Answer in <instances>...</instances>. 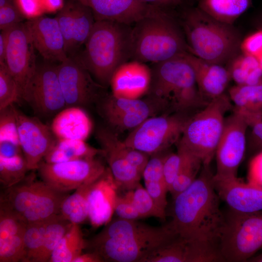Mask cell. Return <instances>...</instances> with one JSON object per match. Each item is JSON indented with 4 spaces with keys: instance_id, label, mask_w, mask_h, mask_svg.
Returning <instances> with one entry per match:
<instances>
[{
    "instance_id": "obj_15",
    "label": "cell",
    "mask_w": 262,
    "mask_h": 262,
    "mask_svg": "<svg viewBox=\"0 0 262 262\" xmlns=\"http://www.w3.org/2000/svg\"><path fill=\"white\" fill-rule=\"evenodd\" d=\"M34 49L25 23L8 29L4 64L18 85L21 99L37 68Z\"/></svg>"
},
{
    "instance_id": "obj_31",
    "label": "cell",
    "mask_w": 262,
    "mask_h": 262,
    "mask_svg": "<svg viewBox=\"0 0 262 262\" xmlns=\"http://www.w3.org/2000/svg\"><path fill=\"white\" fill-rule=\"evenodd\" d=\"M228 68L231 79L238 85L262 83V68L258 59L252 55L239 54L229 62Z\"/></svg>"
},
{
    "instance_id": "obj_47",
    "label": "cell",
    "mask_w": 262,
    "mask_h": 262,
    "mask_svg": "<svg viewBox=\"0 0 262 262\" xmlns=\"http://www.w3.org/2000/svg\"><path fill=\"white\" fill-rule=\"evenodd\" d=\"M120 147L124 156L129 163L142 175L150 155L127 146L123 141Z\"/></svg>"
},
{
    "instance_id": "obj_39",
    "label": "cell",
    "mask_w": 262,
    "mask_h": 262,
    "mask_svg": "<svg viewBox=\"0 0 262 262\" xmlns=\"http://www.w3.org/2000/svg\"><path fill=\"white\" fill-rule=\"evenodd\" d=\"M48 220L27 224L24 236L22 262H35L43 244Z\"/></svg>"
},
{
    "instance_id": "obj_13",
    "label": "cell",
    "mask_w": 262,
    "mask_h": 262,
    "mask_svg": "<svg viewBox=\"0 0 262 262\" xmlns=\"http://www.w3.org/2000/svg\"><path fill=\"white\" fill-rule=\"evenodd\" d=\"M248 126L244 117L237 112L233 111L232 114L225 118L223 132L215 153V178L237 177L238 167L245 155L246 131Z\"/></svg>"
},
{
    "instance_id": "obj_32",
    "label": "cell",
    "mask_w": 262,
    "mask_h": 262,
    "mask_svg": "<svg viewBox=\"0 0 262 262\" xmlns=\"http://www.w3.org/2000/svg\"><path fill=\"white\" fill-rule=\"evenodd\" d=\"M85 245L79 224L72 223L54 249L49 262H73L82 253Z\"/></svg>"
},
{
    "instance_id": "obj_49",
    "label": "cell",
    "mask_w": 262,
    "mask_h": 262,
    "mask_svg": "<svg viewBox=\"0 0 262 262\" xmlns=\"http://www.w3.org/2000/svg\"><path fill=\"white\" fill-rule=\"evenodd\" d=\"M248 182L262 187V151L255 155L248 166Z\"/></svg>"
},
{
    "instance_id": "obj_25",
    "label": "cell",
    "mask_w": 262,
    "mask_h": 262,
    "mask_svg": "<svg viewBox=\"0 0 262 262\" xmlns=\"http://www.w3.org/2000/svg\"><path fill=\"white\" fill-rule=\"evenodd\" d=\"M46 186V183L37 180L32 172L16 184L4 188L0 194V206L21 218L33 205Z\"/></svg>"
},
{
    "instance_id": "obj_10",
    "label": "cell",
    "mask_w": 262,
    "mask_h": 262,
    "mask_svg": "<svg viewBox=\"0 0 262 262\" xmlns=\"http://www.w3.org/2000/svg\"><path fill=\"white\" fill-rule=\"evenodd\" d=\"M97 104L108 127L116 133L132 130L151 116L168 113L163 102L149 96L132 99L117 97L111 93L105 94Z\"/></svg>"
},
{
    "instance_id": "obj_12",
    "label": "cell",
    "mask_w": 262,
    "mask_h": 262,
    "mask_svg": "<svg viewBox=\"0 0 262 262\" xmlns=\"http://www.w3.org/2000/svg\"><path fill=\"white\" fill-rule=\"evenodd\" d=\"M57 72L67 107L97 104L105 95V87L94 80L77 57H68L61 62Z\"/></svg>"
},
{
    "instance_id": "obj_28",
    "label": "cell",
    "mask_w": 262,
    "mask_h": 262,
    "mask_svg": "<svg viewBox=\"0 0 262 262\" xmlns=\"http://www.w3.org/2000/svg\"><path fill=\"white\" fill-rule=\"evenodd\" d=\"M102 155L100 148H95L85 140L56 138L43 161L57 163Z\"/></svg>"
},
{
    "instance_id": "obj_38",
    "label": "cell",
    "mask_w": 262,
    "mask_h": 262,
    "mask_svg": "<svg viewBox=\"0 0 262 262\" xmlns=\"http://www.w3.org/2000/svg\"><path fill=\"white\" fill-rule=\"evenodd\" d=\"M28 171L23 154L7 158L0 156V182L4 188L21 181Z\"/></svg>"
},
{
    "instance_id": "obj_3",
    "label": "cell",
    "mask_w": 262,
    "mask_h": 262,
    "mask_svg": "<svg viewBox=\"0 0 262 262\" xmlns=\"http://www.w3.org/2000/svg\"><path fill=\"white\" fill-rule=\"evenodd\" d=\"M181 25L188 51L198 58L223 65L239 54L241 37L232 25L213 18L198 7L184 13Z\"/></svg>"
},
{
    "instance_id": "obj_1",
    "label": "cell",
    "mask_w": 262,
    "mask_h": 262,
    "mask_svg": "<svg viewBox=\"0 0 262 262\" xmlns=\"http://www.w3.org/2000/svg\"><path fill=\"white\" fill-rule=\"evenodd\" d=\"M210 164H202L194 182L173 198L170 225L180 237L218 245L224 215L213 184Z\"/></svg>"
},
{
    "instance_id": "obj_27",
    "label": "cell",
    "mask_w": 262,
    "mask_h": 262,
    "mask_svg": "<svg viewBox=\"0 0 262 262\" xmlns=\"http://www.w3.org/2000/svg\"><path fill=\"white\" fill-rule=\"evenodd\" d=\"M229 97L233 103V111L242 115L248 125L258 118H262V83L238 85L231 87Z\"/></svg>"
},
{
    "instance_id": "obj_21",
    "label": "cell",
    "mask_w": 262,
    "mask_h": 262,
    "mask_svg": "<svg viewBox=\"0 0 262 262\" xmlns=\"http://www.w3.org/2000/svg\"><path fill=\"white\" fill-rule=\"evenodd\" d=\"M151 80V68L145 63L127 61L116 69L111 78V94L119 98H141L147 95Z\"/></svg>"
},
{
    "instance_id": "obj_45",
    "label": "cell",
    "mask_w": 262,
    "mask_h": 262,
    "mask_svg": "<svg viewBox=\"0 0 262 262\" xmlns=\"http://www.w3.org/2000/svg\"><path fill=\"white\" fill-rule=\"evenodd\" d=\"M115 213L117 217L124 219L138 220L141 218L128 191L122 196H117Z\"/></svg>"
},
{
    "instance_id": "obj_51",
    "label": "cell",
    "mask_w": 262,
    "mask_h": 262,
    "mask_svg": "<svg viewBox=\"0 0 262 262\" xmlns=\"http://www.w3.org/2000/svg\"><path fill=\"white\" fill-rule=\"evenodd\" d=\"M8 29L1 30L0 33V64H4L8 43Z\"/></svg>"
},
{
    "instance_id": "obj_50",
    "label": "cell",
    "mask_w": 262,
    "mask_h": 262,
    "mask_svg": "<svg viewBox=\"0 0 262 262\" xmlns=\"http://www.w3.org/2000/svg\"><path fill=\"white\" fill-rule=\"evenodd\" d=\"M23 154L20 145L10 142H0V156L11 157Z\"/></svg>"
},
{
    "instance_id": "obj_34",
    "label": "cell",
    "mask_w": 262,
    "mask_h": 262,
    "mask_svg": "<svg viewBox=\"0 0 262 262\" xmlns=\"http://www.w3.org/2000/svg\"><path fill=\"white\" fill-rule=\"evenodd\" d=\"M72 223L59 213L47 220L43 244L35 262H48L54 249Z\"/></svg>"
},
{
    "instance_id": "obj_57",
    "label": "cell",
    "mask_w": 262,
    "mask_h": 262,
    "mask_svg": "<svg viewBox=\"0 0 262 262\" xmlns=\"http://www.w3.org/2000/svg\"><path fill=\"white\" fill-rule=\"evenodd\" d=\"M259 63H260V66L262 68V54L261 55H260L259 57L257 58Z\"/></svg>"
},
{
    "instance_id": "obj_5",
    "label": "cell",
    "mask_w": 262,
    "mask_h": 262,
    "mask_svg": "<svg viewBox=\"0 0 262 262\" xmlns=\"http://www.w3.org/2000/svg\"><path fill=\"white\" fill-rule=\"evenodd\" d=\"M130 25L96 20L80 56L76 57L94 80L104 87L110 85L116 69L130 59Z\"/></svg>"
},
{
    "instance_id": "obj_30",
    "label": "cell",
    "mask_w": 262,
    "mask_h": 262,
    "mask_svg": "<svg viewBox=\"0 0 262 262\" xmlns=\"http://www.w3.org/2000/svg\"><path fill=\"white\" fill-rule=\"evenodd\" d=\"M250 2V0H200L197 7L213 18L232 25Z\"/></svg>"
},
{
    "instance_id": "obj_41",
    "label": "cell",
    "mask_w": 262,
    "mask_h": 262,
    "mask_svg": "<svg viewBox=\"0 0 262 262\" xmlns=\"http://www.w3.org/2000/svg\"><path fill=\"white\" fill-rule=\"evenodd\" d=\"M21 99L18 85L4 64H0V110Z\"/></svg>"
},
{
    "instance_id": "obj_22",
    "label": "cell",
    "mask_w": 262,
    "mask_h": 262,
    "mask_svg": "<svg viewBox=\"0 0 262 262\" xmlns=\"http://www.w3.org/2000/svg\"><path fill=\"white\" fill-rule=\"evenodd\" d=\"M89 7L95 20H108L128 25L147 15L154 6L141 0H77Z\"/></svg>"
},
{
    "instance_id": "obj_29",
    "label": "cell",
    "mask_w": 262,
    "mask_h": 262,
    "mask_svg": "<svg viewBox=\"0 0 262 262\" xmlns=\"http://www.w3.org/2000/svg\"><path fill=\"white\" fill-rule=\"evenodd\" d=\"M69 192L57 190L46 183V186L33 205L21 218L27 224L43 222L60 213L62 204Z\"/></svg>"
},
{
    "instance_id": "obj_23",
    "label": "cell",
    "mask_w": 262,
    "mask_h": 262,
    "mask_svg": "<svg viewBox=\"0 0 262 262\" xmlns=\"http://www.w3.org/2000/svg\"><path fill=\"white\" fill-rule=\"evenodd\" d=\"M184 56L192 66L198 90L208 101L224 94L231 77L222 65L211 63L187 52Z\"/></svg>"
},
{
    "instance_id": "obj_18",
    "label": "cell",
    "mask_w": 262,
    "mask_h": 262,
    "mask_svg": "<svg viewBox=\"0 0 262 262\" xmlns=\"http://www.w3.org/2000/svg\"><path fill=\"white\" fill-rule=\"evenodd\" d=\"M32 42L43 58L60 63L68 57L64 37L55 17L37 16L25 22Z\"/></svg>"
},
{
    "instance_id": "obj_53",
    "label": "cell",
    "mask_w": 262,
    "mask_h": 262,
    "mask_svg": "<svg viewBox=\"0 0 262 262\" xmlns=\"http://www.w3.org/2000/svg\"><path fill=\"white\" fill-rule=\"evenodd\" d=\"M142 1L151 5L161 7L175 6L180 3L182 0H141Z\"/></svg>"
},
{
    "instance_id": "obj_46",
    "label": "cell",
    "mask_w": 262,
    "mask_h": 262,
    "mask_svg": "<svg viewBox=\"0 0 262 262\" xmlns=\"http://www.w3.org/2000/svg\"><path fill=\"white\" fill-rule=\"evenodd\" d=\"M24 19L23 14L15 1L0 8V29L8 30L21 23Z\"/></svg>"
},
{
    "instance_id": "obj_55",
    "label": "cell",
    "mask_w": 262,
    "mask_h": 262,
    "mask_svg": "<svg viewBox=\"0 0 262 262\" xmlns=\"http://www.w3.org/2000/svg\"><path fill=\"white\" fill-rule=\"evenodd\" d=\"M247 262H262V253L255 257H250Z\"/></svg>"
},
{
    "instance_id": "obj_42",
    "label": "cell",
    "mask_w": 262,
    "mask_h": 262,
    "mask_svg": "<svg viewBox=\"0 0 262 262\" xmlns=\"http://www.w3.org/2000/svg\"><path fill=\"white\" fill-rule=\"evenodd\" d=\"M63 34L68 57L71 53L74 32V12L73 0H67L55 16Z\"/></svg>"
},
{
    "instance_id": "obj_40",
    "label": "cell",
    "mask_w": 262,
    "mask_h": 262,
    "mask_svg": "<svg viewBox=\"0 0 262 262\" xmlns=\"http://www.w3.org/2000/svg\"><path fill=\"white\" fill-rule=\"evenodd\" d=\"M127 191L141 218L154 217L165 220L166 212L158 207L145 187L140 183L134 189Z\"/></svg>"
},
{
    "instance_id": "obj_17",
    "label": "cell",
    "mask_w": 262,
    "mask_h": 262,
    "mask_svg": "<svg viewBox=\"0 0 262 262\" xmlns=\"http://www.w3.org/2000/svg\"><path fill=\"white\" fill-rule=\"evenodd\" d=\"M95 137L118 188L126 191L134 189L142 175L124 156L120 147L122 141L117 134L108 127H99Z\"/></svg>"
},
{
    "instance_id": "obj_19",
    "label": "cell",
    "mask_w": 262,
    "mask_h": 262,
    "mask_svg": "<svg viewBox=\"0 0 262 262\" xmlns=\"http://www.w3.org/2000/svg\"><path fill=\"white\" fill-rule=\"evenodd\" d=\"M118 186L108 167L93 183L87 200L88 219L95 228L106 225L115 213Z\"/></svg>"
},
{
    "instance_id": "obj_8",
    "label": "cell",
    "mask_w": 262,
    "mask_h": 262,
    "mask_svg": "<svg viewBox=\"0 0 262 262\" xmlns=\"http://www.w3.org/2000/svg\"><path fill=\"white\" fill-rule=\"evenodd\" d=\"M218 246L224 261L247 262L262 248V211L244 213L230 209L224 215Z\"/></svg>"
},
{
    "instance_id": "obj_48",
    "label": "cell",
    "mask_w": 262,
    "mask_h": 262,
    "mask_svg": "<svg viewBox=\"0 0 262 262\" xmlns=\"http://www.w3.org/2000/svg\"><path fill=\"white\" fill-rule=\"evenodd\" d=\"M243 53L259 57L262 54V30L258 31L246 38L241 44Z\"/></svg>"
},
{
    "instance_id": "obj_37",
    "label": "cell",
    "mask_w": 262,
    "mask_h": 262,
    "mask_svg": "<svg viewBox=\"0 0 262 262\" xmlns=\"http://www.w3.org/2000/svg\"><path fill=\"white\" fill-rule=\"evenodd\" d=\"M184 153V159L180 169L169 191L173 198L188 188L196 179L201 169L202 163L198 158L180 149Z\"/></svg>"
},
{
    "instance_id": "obj_7",
    "label": "cell",
    "mask_w": 262,
    "mask_h": 262,
    "mask_svg": "<svg viewBox=\"0 0 262 262\" xmlns=\"http://www.w3.org/2000/svg\"><path fill=\"white\" fill-rule=\"evenodd\" d=\"M231 108L229 98L225 93L211 100L189 116L177 148L198 158L203 164H210L223 132L225 115Z\"/></svg>"
},
{
    "instance_id": "obj_35",
    "label": "cell",
    "mask_w": 262,
    "mask_h": 262,
    "mask_svg": "<svg viewBox=\"0 0 262 262\" xmlns=\"http://www.w3.org/2000/svg\"><path fill=\"white\" fill-rule=\"evenodd\" d=\"M74 32L71 53L73 57L78 49L86 42L95 23L92 10L77 0H73Z\"/></svg>"
},
{
    "instance_id": "obj_6",
    "label": "cell",
    "mask_w": 262,
    "mask_h": 262,
    "mask_svg": "<svg viewBox=\"0 0 262 262\" xmlns=\"http://www.w3.org/2000/svg\"><path fill=\"white\" fill-rule=\"evenodd\" d=\"M184 53L153 64L150 67L151 83L146 96L163 102L168 113L189 115L209 102L200 93L193 68Z\"/></svg>"
},
{
    "instance_id": "obj_9",
    "label": "cell",
    "mask_w": 262,
    "mask_h": 262,
    "mask_svg": "<svg viewBox=\"0 0 262 262\" xmlns=\"http://www.w3.org/2000/svg\"><path fill=\"white\" fill-rule=\"evenodd\" d=\"M190 116L164 113L151 116L131 130L123 142L150 155L169 149L179 141Z\"/></svg>"
},
{
    "instance_id": "obj_33",
    "label": "cell",
    "mask_w": 262,
    "mask_h": 262,
    "mask_svg": "<svg viewBox=\"0 0 262 262\" xmlns=\"http://www.w3.org/2000/svg\"><path fill=\"white\" fill-rule=\"evenodd\" d=\"M93 182L81 186L64 199L60 212L64 218L78 224L88 219L87 197Z\"/></svg>"
},
{
    "instance_id": "obj_4",
    "label": "cell",
    "mask_w": 262,
    "mask_h": 262,
    "mask_svg": "<svg viewBox=\"0 0 262 262\" xmlns=\"http://www.w3.org/2000/svg\"><path fill=\"white\" fill-rule=\"evenodd\" d=\"M183 33L172 17L154 6L131 28L130 59L154 64L189 52Z\"/></svg>"
},
{
    "instance_id": "obj_54",
    "label": "cell",
    "mask_w": 262,
    "mask_h": 262,
    "mask_svg": "<svg viewBox=\"0 0 262 262\" xmlns=\"http://www.w3.org/2000/svg\"><path fill=\"white\" fill-rule=\"evenodd\" d=\"M250 126L252 128L254 134L262 142V118L255 120Z\"/></svg>"
},
{
    "instance_id": "obj_43",
    "label": "cell",
    "mask_w": 262,
    "mask_h": 262,
    "mask_svg": "<svg viewBox=\"0 0 262 262\" xmlns=\"http://www.w3.org/2000/svg\"><path fill=\"white\" fill-rule=\"evenodd\" d=\"M20 145L14 104L0 110V142Z\"/></svg>"
},
{
    "instance_id": "obj_16",
    "label": "cell",
    "mask_w": 262,
    "mask_h": 262,
    "mask_svg": "<svg viewBox=\"0 0 262 262\" xmlns=\"http://www.w3.org/2000/svg\"><path fill=\"white\" fill-rule=\"evenodd\" d=\"M19 142L29 171L37 169L56 137L50 127L14 106Z\"/></svg>"
},
{
    "instance_id": "obj_2",
    "label": "cell",
    "mask_w": 262,
    "mask_h": 262,
    "mask_svg": "<svg viewBox=\"0 0 262 262\" xmlns=\"http://www.w3.org/2000/svg\"><path fill=\"white\" fill-rule=\"evenodd\" d=\"M178 236L169 223L155 227L117 217L86 241L85 248L103 262H145L151 253Z\"/></svg>"
},
{
    "instance_id": "obj_20",
    "label": "cell",
    "mask_w": 262,
    "mask_h": 262,
    "mask_svg": "<svg viewBox=\"0 0 262 262\" xmlns=\"http://www.w3.org/2000/svg\"><path fill=\"white\" fill-rule=\"evenodd\" d=\"M214 187L220 199L233 211L253 213L262 211V187L244 183L236 177H213Z\"/></svg>"
},
{
    "instance_id": "obj_26",
    "label": "cell",
    "mask_w": 262,
    "mask_h": 262,
    "mask_svg": "<svg viewBox=\"0 0 262 262\" xmlns=\"http://www.w3.org/2000/svg\"><path fill=\"white\" fill-rule=\"evenodd\" d=\"M50 127L57 138L85 140L91 132L93 124L82 107L68 106L54 116Z\"/></svg>"
},
{
    "instance_id": "obj_56",
    "label": "cell",
    "mask_w": 262,
    "mask_h": 262,
    "mask_svg": "<svg viewBox=\"0 0 262 262\" xmlns=\"http://www.w3.org/2000/svg\"><path fill=\"white\" fill-rule=\"evenodd\" d=\"M14 2L13 0H0V8H2Z\"/></svg>"
},
{
    "instance_id": "obj_14",
    "label": "cell",
    "mask_w": 262,
    "mask_h": 262,
    "mask_svg": "<svg viewBox=\"0 0 262 262\" xmlns=\"http://www.w3.org/2000/svg\"><path fill=\"white\" fill-rule=\"evenodd\" d=\"M22 99L36 114L42 116L55 115L66 107L59 80L57 66L49 63L37 65Z\"/></svg>"
},
{
    "instance_id": "obj_52",
    "label": "cell",
    "mask_w": 262,
    "mask_h": 262,
    "mask_svg": "<svg viewBox=\"0 0 262 262\" xmlns=\"http://www.w3.org/2000/svg\"><path fill=\"white\" fill-rule=\"evenodd\" d=\"M102 258L97 254L90 252L81 253L76 258L73 262H103Z\"/></svg>"
},
{
    "instance_id": "obj_36",
    "label": "cell",
    "mask_w": 262,
    "mask_h": 262,
    "mask_svg": "<svg viewBox=\"0 0 262 262\" xmlns=\"http://www.w3.org/2000/svg\"><path fill=\"white\" fill-rule=\"evenodd\" d=\"M189 242L178 236L151 253L145 262H191Z\"/></svg>"
},
{
    "instance_id": "obj_44",
    "label": "cell",
    "mask_w": 262,
    "mask_h": 262,
    "mask_svg": "<svg viewBox=\"0 0 262 262\" xmlns=\"http://www.w3.org/2000/svg\"><path fill=\"white\" fill-rule=\"evenodd\" d=\"M183 159V152L178 149L176 153L168 152L164 158L163 168V176L168 192L180 169Z\"/></svg>"
},
{
    "instance_id": "obj_24",
    "label": "cell",
    "mask_w": 262,
    "mask_h": 262,
    "mask_svg": "<svg viewBox=\"0 0 262 262\" xmlns=\"http://www.w3.org/2000/svg\"><path fill=\"white\" fill-rule=\"evenodd\" d=\"M26 226L20 217L0 206V262H22Z\"/></svg>"
},
{
    "instance_id": "obj_11",
    "label": "cell",
    "mask_w": 262,
    "mask_h": 262,
    "mask_svg": "<svg viewBox=\"0 0 262 262\" xmlns=\"http://www.w3.org/2000/svg\"><path fill=\"white\" fill-rule=\"evenodd\" d=\"M106 167L96 157L57 163L42 161L37 170L41 180L50 187L70 192L94 182Z\"/></svg>"
}]
</instances>
